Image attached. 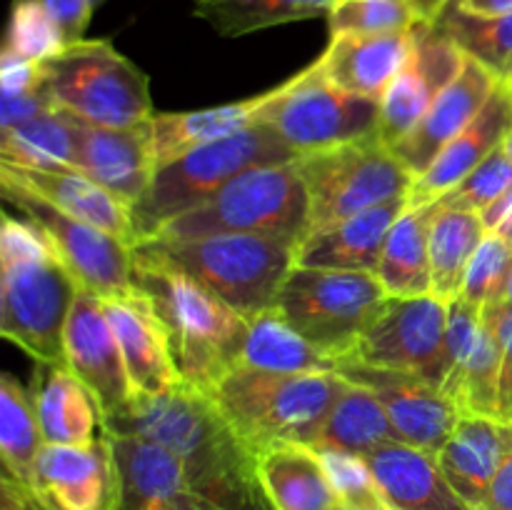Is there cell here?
Here are the masks:
<instances>
[{"label":"cell","instance_id":"cell-12","mask_svg":"<svg viewBox=\"0 0 512 510\" xmlns=\"http://www.w3.org/2000/svg\"><path fill=\"white\" fill-rule=\"evenodd\" d=\"M0 190L3 198L43 233L80 290L98 295L100 300L125 298L135 293L130 280L133 245L65 213L3 170H0Z\"/></svg>","mask_w":512,"mask_h":510},{"label":"cell","instance_id":"cell-5","mask_svg":"<svg viewBox=\"0 0 512 510\" xmlns=\"http://www.w3.org/2000/svg\"><path fill=\"white\" fill-rule=\"evenodd\" d=\"M298 158L300 155L270 125L258 120L230 138L200 145L170 160L155 170L148 193L133 208L138 243L155 238L180 215L198 210L245 170L290 163Z\"/></svg>","mask_w":512,"mask_h":510},{"label":"cell","instance_id":"cell-34","mask_svg":"<svg viewBox=\"0 0 512 510\" xmlns=\"http://www.w3.org/2000/svg\"><path fill=\"white\" fill-rule=\"evenodd\" d=\"M45 438L30 393L20 380L5 373L0 378V458L3 473L33 488L35 463Z\"/></svg>","mask_w":512,"mask_h":510},{"label":"cell","instance_id":"cell-33","mask_svg":"<svg viewBox=\"0 0 512 510\" xmlns=\"http://www.w3.org/2000/svg\"><path fill=\"white\" fill-rule=\"evenodd\" d=\"M388 440L398 438H395L393 423H390L383 403L368 388L345 380L313 448L343 450V453L365 458L370 450Z\"/></svg>","mask_w":512,"mask_h":510},{"label":"cell","instance_id":"cell-36","mask_svg":"<svg viewBox=\"0 0 512 510\" xmlns=\"http://www.w3.org/2000/svg\"><path fill=\"white\" fill-rule=\"evenodd\" d=\"M0 163L35 170L78 168L73 120L63 113H45L18 128L0 130Z\"/></svg>","mask_w":512,"mask_h":510},{"label":"cell","instance_id":"cell-46","mask_svg":"<svg viewBox=\"0 0 512 510\" xmlns=\"http://www.w3.org/2000/svg\"><path fill=\"white\" fill-rule=\"evenodd\" d=\"M0 510H55L33 488L3 473L0 478Z\"/></svg>","mask_w":512,"mask_h":510},{"label":"cell","instance_id":"cell-54","mask_svg":"<svg viewBox=\"0 0 512 510\" xmlns=\"http://www.w3.org/2000/svg\"><path fill=\"white\" fill-rule=\"evenodd\" d=\"M508 88H510V100H512V80L508 83Z\"/></svg>","mask_w":512,"mask_h":510},{"label":"cell","instance_id":"cell-43","mask_svg":"<svg viewBox=\"0 0 512 510\" xmlns=\"http://www.w3.org/2000/svg\"><path fill=\"white\" fill-rule=\"evenodd\" d=\"M45 8V13L55 20L58 30L63 33L65 43L75 45L85 40V30H88L90 15H93L95 5L93 0H38Z\"/></svg>","mask_w":512,"mask_h":510},{"label":"cell","instance_id":"cell-3","mask_svg":"<svg viewBox=\"0 0 512 510\" xmlns=\"http://www.w3.org/2000/svg\"><path fill=\"white\" fill-rule=\"evenodd\" d=\"M80 288L28 220H0V335L33 363H65V325Z\"/></svg>","mask_w":512,"mask_h":510},{"label":"cell","instance_id":"cell-40","mask_svg":"<svg viewBox=\"0 0 512 510\" xmlns=\"http://www.w3.org/2000/svg\"><path fill=\"white\" fill-rule=\"evenodd\" d=\"M510 270L512 245L498 233H488L470 260L458 298L480 310L500 305L505 300Z\"/></svg>","mask_w":512,"mask_h":510},{"label":"cell","instance_id":"cell-45","mask_svg":"<svg viewBox=\"0 0 512 510\" xmlns=\"http://www.w3.org/2000/svg\"><path fill=\"white\" fill-rule=\"evenodd\" d=\"M500 335H503V363H500L498 380V418L512 423V313L508 308L500 318Z\"/></svg>","mask_w":512,"mask_h":510},{"label":"cell","instance_id":"cell-13","mask_svg":"<svg viewBox=\"0 0 512 510\" xmlns=\"http://www.w3.org/2000/svg\"><path fill=\"white\" fill-rule=\"evenodd\" d=\"M445 333L448 303L430 295L393 298L365 330L355 348L358 363L423 375L435 385L445 378Z\"/></svg>","mask_w":512,"mask_h":510},{"label":"cell","instance_id":"cell-24","mask_svg":"<svg viewBox=\"0 0 512 510\" xmlns=\"http://www.w3.org/2000/svg\"><path fill=\"white\" fill-rule=\"evenodd\" d=\"M408 210V195L388 200L365 213L345 218L330 228L310 233L295 250L300 268L363 270L378 275L380 255L395 220Z\"/></svg>","mask_w":512,"mask_h":510},{"label":"cell","instance_id":"cell-42","mask_svg":"<svg viewBox=\"0 0 512 510\" xmlns=\"http://www.w3.org/2000/svg\"><path fill=\"white\" fill-rule=\"evenodd\" d=\"M512 190V163L503 150H495L493 155L483 160L470 175H465L455 188H450L438 200L443 208L470 210V213H483L485 208L508 195Z\"/></svg>","mask_w":512,"mask_h":510},{"label":"cell","instance_id":"cell-31","mask_svg":"<svg viewBox=\"0 0 512 510\" xmlns=\"http://www.w3.org/2000/svg\"><path fill=\"white\" fill-rule=\"evenodd\" d=\"M438 205L408 208L390 230L380 255L378 278L393 298H418L433 293L430 278V225Z\"/></svg>","mask_w":512,"mask_h":510},{"label":"cell","instance_id":"cell-19","mask_svg":"<svg viewBox=\"0 0 512 510\" xmlns=\"http://www.w3.org/2000/svg\"><path fill=\"white\" fill-rule=\"evenodd\" d=\"M145 123L133 128H98L73 120L78 170L123 200L130 210L148 193L155 175Z\"/></svg>","mask_w":512,"mask_h":510},{"label":"cell","instance_id":"cell-17","mask_svg":"<svg viewBox=\"0 0 512 510\" xmlns=\"http://www.w3.org/2000/svg\"><path fill=\"white\" fill-rule=\"evenodd\" d=\"M65 365L90 390L100 415L113 418L135 398L103 300L80 290L65 325Z\"/></svg>","mask_w":512,"mask_h":510},{"label":"cell","instance_id":"cell-47","mask_svg":"<svg viewBox=\"0 0 512 510\" xmlns=\"http://www.w3.org/2000/svg\"><path fill=\"white\" fill-rule=\"evenodd\" d=\"M483 510H512V455L490 488Z\"/></svg>","mask_w":512,"mask_h":510},{"label":"cell","instance_id":"cell-29","mask_svg":"<svg viewBox=\"0 0 512 510\" xmlns=\"http://www.w3.org/2000/svg\"><path fill=\"white\" fill-rule=\"evenodd\" d=\"M260 105H263V93L248 100H238V103L215 105V108L153 113L145 128H148L155 170L200 145L230 138V135L250 128L253 123H258Z\"/></svg>","mask_w":512,"mask_h":510},{"label":"cell","instance_id":"cell-11","mask_svg":"<svg viewBox=\"0 0 512 510\" xmlns=\"http://www.w3.org/2000/svg\"><path fill=\"white\" fill-rule=\"evenodd\" d=\"M258 120L305 155L378 135L380 103L335 85L315 60L283 85L265 90Z\"/></svg>","mask_w":512,"mask_h":510},{"label":"cell","instance_id":"cell-20","mask_svg":"<svg viewBox=\"0 0 512 510\" xmlns=\"http://www.w3.org/2000/svg\"><path fill=\"white\" fill-rule=\"evenodd\" d=\"M103 308L118 338L135 395H163L183 385L170 353L168 330L148 298L140 293L108 298Z\"/></svg>","mask_w":512,"mask_h":510},{"label":"cell","instance_id":"cell-41","mask_svg":"<svg viewBox=\"0 0 512 510\" xmlns=\"http://www.w3.org/2000/svg\"><path fill=\"white\" fill-rule=\"evenodd\" d=\"M328 468L333 488L345 510H390L383 490L375 483L373 470L363 455L343 453V450L315 448Z\"/></svg>","mask_w":512,"mask_h":510},{"label":"cell","instance_id":"cell-27","mask_svg":"<svg viewBox=\"0 0 512 510\" xmlns=\"http://www.w3.org/2000/svg\"><path fill=\"white\" fill-rule=\"evenodd\" d=\"M0 170L13 175L15 180L28 185L30 190L40 193L43 198H48L50 203L58 205L65 213L75 215V218L85 220V223H93L95 228L125 240L133 248L138 245L133 210L123 200L115 198L110 190H105L103 185L95 183L83 170H35L10 163H0Z\"/></svg>","mask_w":512,"mask_h":510},{"label":"cell","instance_id":"cell-8","mask_svg":"<svg viewBox=\"0 0 512 510\" xmlns=\"http://www.w3.org/2000/svg\"><path fill=\"white\" fill-rule=\"evenodd\" d=\"M143 243L168 255L245 320L275 308L283 283L295 268L298 250L283 240L243 233L153 238Z\"/></svg>","mask_w":512,"mask_h":510},{"label":"cell","instance_id":"cell-21","mask_svg":"<svg viewBox=\"0 0 512 510\" xmlns=\"http://www.w3.org/2000/svg\"><path fill=\"white\" fill-rule=\"evenodd\" d=\"M512 130V100L510 88L505 80H500L498 88L483 105L473 123L455 135L438 158L433 160L423 175L413 180L408 193V208H420V205L438 203L450 188L460 183L465 175L473 173L488 155L503 145Z\"/></svg>","mask_w":512,"mask_h":510},{"label":"cell","instance_id":"cell-26","mask_svg":"<svg viewBox=\"0 0 512 510\" xmlns=\"http://www.w3.org/2000/svg\"><path fill=\"white\" fill-rule=\"evenodd\" d=\"M45 443L83 445L103 438V415L65 363H35L28 385Z\"/></svg>","mask_w":512,"mask_h":510},{"label":"cell","instance_id":"cell-30","mask_svg":"<svg viewBox=\"0 0 512 510\" xmlns=\"http://www.w3.org/2000/svg\"><path fill=\"white\" fill-rule=\"evenodd\" d=\"M248 323L238 368L268 373H338V360L303 338L278 308L263 310Z\"/></svg>","mask_w":512,"mask_h":510},{"label":"cell","instance_id":"cell-44","mask_svg":"<svg viewBox=\"0 0 512 510\" xmlns=\"http://www.w3.org/2000/svg\"><path fill=\"white\" fill-rule=\"evenodd\" d=\"M3 95V108H0V130L18 128L38 115L55 113L53 103L45 95L43 85L28 93H0Z\"/></svg>","mask_w":512,"mask_h":510},{"label":"cell","instance_id":"cell-37","mask_svg":"<svg viewBox=\"0 0 512 510\" xmlns=\"http://www.w3.org/2000/svg\"><path fill=\"white\" fill-rule=\"evenodd\" d=\"M440 28L463 48L468 58L478 60L498 80H512V13L500 18L468 15L455 3L438 20Z\"/></svg>","mask_w":512,"mask_h":510},{"label":"cell","instance_id":"cell-28","mask_svg":"<svg viewBox=\"0 0 512 510\" xmlns=\"http://www.w3.org/2000/svg\"><path fill=\"white\" fill-rule=\"evenodd\" d=\"M258 473L275 510H338L340 498L313 445L278 443L258 453Z\"/></svg>","mask_w":512,"mask_h":510},{"label":"cell","instance_id":"cell-55","mask_svg":"<svg viewBox=\"0 0 512 510\" xmlns=\"http://www.w3.org/2000/svg\"><path fill=\"white\" fill-rule=\"evenodd\" d=\"M338 510H345V508H343V505H340V508H338ZM390 510H395V508H390Z\"/></svg>","mask_w":512,"mask_h":510},{"label":"cell","instance_id":"cell-4","mask_svg":"<svg viewBox=\"0 0 512 510\" xmlns=\"http://www.w3.org/2000/svg\"><path fill=\"white\" fill-rule=\"evenodd\" d=\"M345 378L340 373H268L233 368L210 393L220 413L260 453L265 445H315Z\"/></svg>","mask_w":512,"mask_h":510},{"label":"cell","instance_id":"cell-39","mask_svg":"<svg viewBox=\"0 0 512 510\" xmlns=\"http://www.w3.org/2000/svg\"><path fill=\"white\" fill-rule=\"evenodd\" d=\"M68 48L55 20L38 0H13L0 60L43 63Z\"/></svg>","mask_w":512,"mask_h":510},{"label":"cell","instance_id":"cell-38","mask_svg":"<svg viewBox=\"0 0 512 510\" xmlns=\"http://www.w3.org/2000/svg\"><path fill=\"white\" fill-rule=\"evenodd\" d=\"M325 18L330 35L408 33L425 23L413 0H338Z\"/></svg>","mask_w":512,"mask_h":510},{"label":"cell","instance_id":"cell-14","mask_svg":"<svg viewBox=\"0 0 512 510\" xmlns=\"http://www.w3.org/2000/svg\"><path fill=\"white\" fill-rule=\"evenodd\" d=\"M338 373L350 383L368 388L383 403L400 443L440 453L458 425L460 413L453 400L423 375L375 368L358 360L340 363Z\"/></svg>","mask_w":512,"mask_h":510},{"label":"cell","instance_id":"cell-50","mask_svg":"<svg viewBox=\"0 0 512 510\" xmlns=\"http://www.w3.org/2000/svg\"><path fill=\"white\" fill-rule=\"evenodd\" d=\"M495 233H498V235H500V238H505V240H508V243L512 245V203H510L508 213H505L503 223H500V225H498V230H495Z\"/></svg>","mask_w":512,"mask_h":510},{"label":"cell","instance_id":"cell-48","mask_svg":"<svg viewBox=\"0 0 512 510\" xmlns=\"http://www.w3.org/2000/svg\"><path fill=\"white\" fill-rule=\"evenodd\" d=\"M463 13L478 18H500L512 13V0H453Z\"/></svg>","mask_w":512,"mask_h":510},{"label":"cell","instance_id":"cell-9","mask_svg":"<svg viewBox=\"0 0 512 510\" xmlns=\"http://www.w3.org/2000/svg\"><path fill=\"white\" fill-rule=\"evenodd\" d=\"M378 275L363 270H290L275 308L315 348L338 363L353 358L365 330L388 303Z\"/></svg>","mask_w":512,"mask_h":510},{"label":"cell","instance_id":"cell-23","mask_svg":"<svg viewBox=\"0 0 512 510\" xmlns=\"http://www.w3.org/2000/svg\"><path fill=\"white\" fill-rule=\"evenodd\" d=\"M512 455V423L485 415H460L438 460L455 493L483 510L490 488Z\"/></svg>","mask_w":512,"mask_h":510},{"label":"cell","instance_id":"cell-10","mask_svg":"<svg viewBox=\"0 0 512 510\" xmlns=\"http://www.w3.org/2000/svg\"><path fill=\"white\" fill-rule=\"evenodd\" d=\"M295 163L308 190V235L408 195L415 180L403 160L378 135L305 153Z\"/></svg>","mask_w":512,"mask_h":510},{"label":"cell","instance_id":"cell-35","mask_svg":"<svg viewBox=\"0 0 512 510\" xmlns=\"http://www.w3.org/2000/svg\"><path fill=\"white\" fill-rule=\"evenodd\" d=\"M338 0H195V15L225 38L328 15Z\"/></svg>","mask_w":512,"mask_h":510},{"label":"cell","instance_id":"cell-15","mask_svg":"<svg viewBox=\"0 0 512 510\" xmlns=\"http://www.w3.org/2000/svg\"><path fill=\"white\" fill-rule=\"evenodd\" d=\"M33 490L55 510H118L123 480L108 435L83 445L45 443Z\"/></svg>","mask_w":512,"mask_h":510},{"label":"cell","instance_id":"cell-2","mask_svg":"<svg viewBox=\"0 0 512 510\" xmlns=\"http://www.w3.org/2000/svg\"><path fill=\"white\" fill-rule=\"evenodd\" d=\"M130 280L135 293L148 298L163 320L175 368L185 385L210 393L238 368L250 323L213 290L150 243L133 248Z\"/></svg>","mask_w":512,"mask_h":510},{"label":"cell","instance_id":"cell-49","mask_svg":"<svg viewBox=\"0 0 512 510\" xmlns=\"http://www.w3.org/2000/svg\"><path fill=\"white\" fill-rule=\"evenodd\" d=\"M415 8H418L420 18L425 20V23H438L440 15L448 10V5L453 3V0H413Z\"/></svg>","mask_w":512,"mask_h":510},{"label":"cell","instance_id":"cell-7","mask_svg":"<svg viewBox=\"0 0 512 510\" xmlns=\"http://www.w3.org/2000/svg\"><path fill=\"white\" fill-rule=\"evenodd\" d=\"M308 228V190L300 178L298 163L290 160L245 170L198 210L165 225L155 238L180 240L243 233L283 240L298 248Z\"/></svg>","mask_w":512,"mask_h":510},{"label":"cell","instance_id":"cell-22","mask_svg":"<svg viewBox=\"0 0 512 510\" xmlns=\"http://www.w3.org/2000/svg\"><path fill=\"white\" fill-rule=\"evenodd\" d=\"M418 28L408 33L330 35L318 65L343 90L380 103L413 58Z\"/></svg>","mask_w":512,"mask_h":510},{"label":"cell","instance_id":"cell-53","mask_svg":"<svg viewBox=\"0 0 512 510\" xmlns=\"http://www.w3.org/2000/svg\"><path fill=\"white\" fill-rule=\"evenodd\" d=\"M100 3H105V0H93V5H95V8H98Z\"/></svg>","mask_w":512,"mask_h":510},{"label":"cell","instance_id":"cell-56","mask_svg":"<svg viewBox=\"0 0 512 510\" xmlns=\"http://www.w3.org/2000/svg\"><path fill=\"white\" fill-rule=\"evenodd\" d=\"M150 510H158V508H150Z\"/></svg>","mask_w":512,"mask_h":510},{"label":"cell","instance_id":"cell-6","mask_svg":"<svg viewBox=\"0 0 512 510\" xmlns=\"http://www.w3.org/2000/svg\"><path fill=\"white\" fill-rule=\"evenodd\" d=\"M40 85L55 113L98 128H133L153 115L148 75L110 40H80L43 60Z\"/></svg>","mask_w":512,"mask_h":510},{"label":"cell","instance_id":"cell-52","mask_svg":"<svg viewBox=\"0 0 512 510\" xmlns=\"http://www.w3.org/2000/svg\"><path fill=\"white\" fill-rule=\"evenodd\" d=\"M500 150H503V153L508 155V160L512 163V130L508 133V138L503 140V145H500Z\"/></svg>","mask_w":512,"mask_h":510},{"label":"cell","instance_id":"cell-32","mask_svg":"<svg viewBox=\"0 0 512 510\" xmlns=\"http://www.w3.org/2000/svg\"><path fill=\"white\" fill-rule=\"evenodd\" d=\"M435 205L438 210L430 225V278L435 298L450 303L460 295L470 260L488 230L478 213Z\"/></svg>","mask_w":512,"mask_h":510},{"label":"cell","instance_id":"cell-1","mask_svg":"<svg viewBox=\"0 0 512 510\" xmlns=\"http://www.w3.org/2000/svg\"><path fill=\"white\" fill-rule=\"evenodd\" d=\"M110 438H143L168 448L205 510H275L258 473V453L228 423L213 398L190 385L135 395L103 420Z\"/></svg>","mask_w":512,"mask_h":510},{"label":"cell","instance_id":"cell-16","mask_svg":"<svg viewBox=\"0 0 512 510\" xmlns=\"http://www.w3.org/2000/svg\"><path fill=\"white\" fill-rule=\"evenodd\" d=\"M468 55L438 23H423L410 63L380 100L378 138L393 148L420 123L438 95L458 78Z\"/></svg>","mask_w":512,"mask_h":510},{"label":"cell","instance_id":"cell-51","mask_svg":"<svg viewBox=\"0 0 512 510\" xmlns=\"http://www.w3.org/2000/svg\"><path fill=\"white\" fill-rule=\"evenodd\" d=\"M503 303H505V308H508L510 313H512V270H510V278H508V288H505V300H503Z\"/></svg>","mask_w":512,"mask_h":510},{"label":"cell","instance_id":"cell-25","mask_svg":"<svg viewBox=\"0 0 512 510\" xmlns=\"http://www.w3.org/2000/svg\"><path fill=\"white\" fill-rule=\"evenodd\" d=\"M365 460L395 510H475L455 493L433 450L388 440Z\"/></svg>","mask_w":512,"mask_h":510},{"label":"cell","instance_id":"cell-18","mask_svg":"<svg viewBox=\"0 0 512 510\" xmlns=\"http://www.w3.org/2000/svg\"><path fill=\"white\" fill-rule=\"evenodd\" d=\"M498 83L500 80L485 65L468 58L458 78L438 95L420 123L393 145V153L403 160L405 168L415 178L423 175L438 158L440 150L473 123Z\"/></svg>","mask_w":512,"mask_h":510}]
</instances>
